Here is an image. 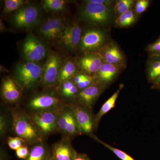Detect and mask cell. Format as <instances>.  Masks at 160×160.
<instances>
[{
	"instance_id": "obj_1",
	"label": "cell",
	"mask_w": 160,
	"mask_h": 160,
	"mask_svg": "<svg viewBox=\"0 0 160 160\" xmlns=\"http://www.w3.org/2000/svg\"><path fill=\"white\" fill-rule=\"evenodd\" d=\"M80 13L84 21L94 26L109 25L115 17L113 8L93 2L90 0L85 1Z\"/></svg>"
},
{
	"instance_id": "obj_2",
	"label": "cell",
	"mask_w": 160,
	"mask_h": 160,
	"mask_svg": "<svg viewBox=\"0 0 160 160\" xmlns=\"http://www.w3.org/2000/svg\"><path fill=\"white\" fill-rule=\"evenodd\" d=\"M13 129L18 137L29 144H38L42 136L31 118L23 112H14L12 114Z\"/></svg>"
},
{
	"instance_id": "obj_3",
	"label": "cell",
	"mask_w": 160,
	"mask_h": 160,
	"mask_svg": "<svg viewBox=\"0 0 160 160\" xmlns=\"http://www.w3.org/2000/svg\"><path fill=\"white\" fill-rule=\"evenodd\" d=\"M43 67L37 62H28L21 63L16 68L18 83L24 88L33 87L42 81Z\"/></svg>"
},
{
	"instance_id": "obj_4",
	"label": "cell",
	"mask_w": 160,
	"mask_h": 160,
	"mask_svg": "<svg viewBox=\"0 0 160 160\" xmlns=\"http://www.w3.org/2000/svg\"><path fill=\"white\" fill-rule=\"evenodd\" d=\"M40 18L39 8L29 2L15 12L12 20L13 24L17 28L28 29L35 26L39 22Z\"/></svg>"
},
{
	"instance_id": "obj_5",
	"label": "cell",
	"mask_w": 160,
	"mask_h": 160,
	"mask_svg": "<svg viewBox=\"0 0 160 160\" xmlns=\"http://www.w3.org/2000/svg\"><path fill=\"white\" fill-rule=\"evenodd\" d=\"M60 109L36 111L32 114L30 117L42 136H49L58 130V115Z\"/></svg>"
},
{
	"instance_id": "obj_6",
	"label": "cell",
	"mask_w": 160,
	"mask_h": 160,
	"mask_svg": "<svg viewBox=\"0 0 160 160\" xmlns=\"http://www.w3.org/2000/svg\"><path fill=\"white\" fill-rule=\"evenodd\" d=\"M106 33L99 29H88L82 35L80 42V50L84 53L98 51L107 43Z\"/></svg>"
},
{
	"instance_id": "obj_7",
	"label": "cell",
	"mask_w": 160,
	"mask_h": 160,
	"mask_svg": "<svg viewBox=\"0 0 160 160\" xmlns=\"http://www.w3.org/2000/svg\"><path fill=\"white\" fill-rule=\"evenodd\" d=\"M22 49L24 56L28 62H37L46 57L47 54L46 46L32 34L26 37Z\"/></svg>"
},
{
	"instance_id": "obj_8",
	"label": "cell",
	"mask_w": 160,
	"mask_h": 160,
	"mask_svg": "<svg viewBox=\"0 0 160 160\" xmlns=\"http://www.w3.org/2000/svg\"><path fill=\"white\" fill-rule=\"evenodd\" d=\"M62 67V58L59 56L50 53L43 67L42 81L44 86L50 87L56 84Z\"/></svg>"
},
{
	"instance_id": "obj_9",
	"label": "cell",
	"mask_w": 160,
	"mask_h": 160,
	"mask_svg": "<svg viewBox=\"0 0 160 160\" xmlns=\"http://www.w3.org/2000/svg\"><path fill=\"white\" fill-rule=\"evenodd\" d=\"M69 106L75 118L80 134H92L96 126L94 117L92 114L91 110L78 104Z\"/></svg>"
},
{
	"instance_id": "obj_10",
	"label": "cell",
	"mask_w": 160,
	"mask_h": 160,
	"mask_svg": "<svg viewBox=\"0 0 160 160\" xmlns=\"http://www.w3.org/2000/svg\"><path fill=\"white\" fill-rule=\"evenodd\" d=\"M66 25L64 18L60 17L48 18L40 26V34L47 41L60 39Z\"/></svg>"
},
{
	"instance_id": "obj_11",
	"label": "cell",
	"mask_w": 160,
	"mask_h": 160,
	"mask_svg": "<svg viewBox=\"0 0 160 160\" xmlns=\"http://www.w3.org/2000/svg\"><path fill=\"white\" fill-rule=\"evenodd\" d=\"M106 87L96 80L91 86L78 92L76 96L78 105L91 110L95 101L99 97Z\"/></svg>"
},
{
	"instance_id": "obj_12",
	"label": "cell",
	"mask_w": 160,
	"mask_h": 160,
	"mask_svg": "<svg viewBox=\"0 0 160 160\" xmlns=\"http://www.w3.org/2000/svg\"><path fill=\"white\" fill-rule=\"evenodd\" d=\"M104 62L98 52L84 53L78 59V67L82 72L90 76H95Z\"/></svg>"
},
{
	"instance_id": "obj_13",
	"label": "cell",
	"mask_w": 160,
	"mask_h": 160,
	"mask_svg": "<svg viewBox=\"0 0 160 160\" xmlns=\"http://www.w3.org/2000/svg\"><path fill=\"white\" fill-rule=\"evenodd\" d=\"M82 30L77 22H73L65 26L60 39L64 46L70 50H74L79 46Z\"/></svg>"
},
{
	"instance_id": "obj_14",
	"label": "cell",
	"mask_w": 160,
	"mask_h": 160,
	"mask_svg": "<svg viewBox=\"0 0 160 160\" xmlns=\"http://www.w3.org/2000/svg\"><path fill=\"white\" fill-rule=\"evenodd\" d=\"M104 62L123 66L125 65V58L122 51L114 42H107L98 51Z\"/></svg>"
},
{
	"instance_id": "obj_15",
	"label": "cell",
	"mask_w": 160,
	"mask_h": 160,
	"mask_svg": "<svg viewBox=\"0 0 160 160\" xmlns=\"http://www.w3.org/2000/svg\"><path fill=\"white\" fill-rule=\"evenodd\" d=\"M61 101L58 98L48 94L38 95L32 98L29 102V107L34 111L59 110Z\"/></svg>"
},
{
	"instance_id": "obj_16",
	"label": "cell",
	"mask_w": 160,
	"mask_h": 160,
	"mask_svg": "<svg viewBox=\"0 0 160 160\" xmlns=\"http://www.w3.org/2000/svg\"><path fill=\"white\" fill-rule=\"evenodd\" d=\"M77 153L67 138L56 143L50 150L51 158L53 160H73Z\"/></svg>"
},
{
	"instance_id": "obj_17",
	"label": "cell",
	"mask_w": 160,
	"mask_h": 160,
	"mask_svg": "<svg viewBox=\"0 0 160 160\" xmlns=\"http://www.w3.org/2000/svg\"><path fill=\"white\" fill-rule=\"evenodd\" d=\"M123 67L104 62L95 76L96 80L105 86L109 85L116 78Z\"/></svg>"
},
{
	"instance_id": "obj_18",
	"label": "cell",
	"mask_w": 160,
	"mask_h": 160,
	"mask_svg": "<svg viewBox=\"0 0 160 160\" xmlns=\"http://www.w3.org/2000/svg\"><path fill=\"white\" fill-rule=\"evenodd\" d=\"M2 92L3 98L9 103L16 102L21 97V92L18 86L10 78H6L3 80Z\"/></svg>"
},
{
	"instance_id": "obj_19",
	"label": "cell",
	"mask_w": 160,
	"mask_h": 160,
	"mask_svg": "<svg viewBox=\"0 0 160 160\" xmlns=\"http://www.w3.org/2000/svg\"><path fill=\"white\" fill-rule=\"evenodd\" d=\"M146 73L148 80L153 86L160 88V55H149Z\"/></svg>"
},
{
	"instance_id": "obj_20",
	"label": "cell",
	"mask_w": 160,
	"mask_h": 160,
	"mask_svg": "<svg viewBox=\"0 0 160 160\" xmlns=\"http://www.w3.org/2000/svg\"><path fill=\"white\" fill-rule=\"evenodd\" d=\"M123 88H124V85L122 84H120L117 90L104 103L101 107L99 111L98 112L97 114L94 117L96 127H97L100 120L103 117V116L105 115L112 109L114 108L117 100L118 97L120 92Z\"/></svg>"
},
{
	"instance_id": "obj_21",
	"label": "cell",
	"mask_w": 160,
	"mask_h": 160,
	"mask_svg": "<svg viewBox=\"0 0 160 160\" xmlns=\"http://www.w3.org/2000/svg\"><path fill=\"white\" fill-rule=\"evenodd\" d=\"M50 157V150L40 142L31 148L28 157L24 160H49Z\"/></svg>"
},
{
	"instance_id": "obj_22",
	"label": "cell",
	"mask_w": 160,
	"mask_h": 160,
	"mask_svg": "<svg viewBox=\"0 0 160 160\" xmlns=\"http://www.w3.org/2000/svg\"><path fill=\"white\" fill-rule=\"evenodd\" d=\"M78 68L75 63L68 60L62 66L59 73L58 82L61 83L70 80L78 73Z\"/></svg>"
},
{
	"instance_id": "obj_23",
	"label": "cell",
	"mask_w": 160,
	"mask_h": 160,
	"mask_svg": "<svg viewBox=\"0 0 160 160\" xmlns=\"http://www.w3.org/2000/svg\"><path fill=\"white\" fill-rule=\"evenodd\" d=\"M138 16L133 9L129 10L115 18V25L116 27L119 28L130 27L136 22Z\"/></svg>"
},
{
	"instance_id": "obj_24",
	"label": "cell",
	"mask_w": 160,
	"mask_h": 160,
	"mask_svg": "<svg viewBox=\"0 0 160 160\" xmlns=\"http://www.w3.org/2000/svg\"><path fill=\"white\" fill-rule=\"evenodd\" d=\"M136 1L134 0H118L116 1L113 9L115 18L120 15L132 10Z\"/></svg>"
},
{
	"instance_id": "obj_25",
	"label": "cell",
	"mask_w": 160,
	"mask_h": 160,
	"mask_svg": "<svg viewBox=\"0 0 160 160\" xmlns=\"http://www.w3.org/2000/svg\"><path fill=\"white\" fill-rule=\"evenodd\" d=\"M42 3L43 9L46 11L58 12L66 9L67 2L64 0H44Z\"/></svg>"
},
{
	"instance_id": "obj_26",
	"label": "cell",
	"mask_w": 160,
	"mask_h": 160,
	"mask_svg": "<svg viewBox=\"0 0 160 160\" xmlns=\"http://www.w3.org/2000/svg\"><path fill=\"white\" fill-rule=\"evenodd\" d=\"M65 134L69 137L75 136L80 134L76 120L70 106L68 109V122Z\"/></svg>"
},
{
	"instance_id": "obj_27",
	"label": "cell",
	"mask_w": 160,
	"mask_h": 160,
	"mask_svg": "<svg viewBox=\"0 0 160 160\" xmlns=\"http://www.w3.org/2000/svg\"><path fill=\"white\" fill-rule=\"evenodd\" d=\"M92 138H93L97 142H98L100 144H102L103 146L107 148V149L111 150L112 152H113L119 158L122 160H135L132 157L129 155V154H127L125 152L122 151L117 149V148H115L113 146H110L109 144H107L106 143L104 142L103 141L100 140L96 136L94 135H91Z\"/></svg>"
},
{
	"instance_id": "obj_28",
	"label": "cell",
	"mask_w": 160,
	"mask_h": 160,
	"mask_svg": "<svg viewBox=\"0 0 160 160\" xmlns=\"http://www.w3.org/2000/svg\"><path fill=\"white\" fill-rule=\"evenodd\" d=\"M4 3V12L9 13L12 12L16 11L23 5L29 2L24 0H6Z\"/></svg>"
},
{
	"instance_id": "obj_29",
	"label": "cell",
	"mask_w": 160,
	"mask_h": 160,
	"mask_svg": "<svg viewBox=\"0 0 160 160\" xmlns=\"http://www.w3.org/2000/svg\"><path fill=\"white\" fill-rule=\"evenodd\" d=\"M149 0H138L136 1L134 6V11L138 16L140 15L147 10L150 5Z\"/></svg>"
},
{
	"instance_id": "obj_30",
	"label": "cell",
	"mask_w": 160,
	"mask_h": 160,
	"mask_svg": "<svg viewBox=\"0 0 160 160\" xmlns=\"http://www.w3.org/2000/svg\"><path fill=\"white\" fill-rule=\"evenodd\" d=\"M26 143V141L19 137H9L8 144L9 148L13 150H16L22 147Z\"/></svg>"
},
{
	"instance_id": "obj_31",
	"label": "cell",
	"mask_w": 160,
	"mask_h": 160,
	"mask_svg": "<svg viewBox=\"0 0 160 160\" xmlns=\"http://www.w3.org/2000/svg\"><path fill=\"white\" fill-rule=\"evenodd\" d=\"M146 50L149 55H160V37L156 41L148 45Z\"/></svg>"
},
{
	"instance_id": "obj_32",
	"label": "cell",
	"mask_w": 160,
	"mask_h": 160,
	"mask_svg": "<svg viewBox=\"0 0 160 160\" xmlns=\"http://www.w3.org/2000/svg\"><path fill=\"white\" fill-rule=\"evenodd\" d=\"M96 78L95 76H90L87 75L86 78L81 82L78 83L76 86L80 90L85 89L91 86L92 84L95 82Z\"/></svg>"
},
{
	"instance_id": "obj_33",
	"label": "cell",
	"mask_w": 160,
	"mask_h": 160,
	"mask_svg": "<svg viewBox=\"0 0 160 160\" xmlns=\"http://www.w3.org/2000/svg\"><path fill=\"white\" fill-rule=\"evenodd\" d=\"M29 153L28 147L26 145H24L16 150V154L19 158L25 160L28 157Z\"/></svg>"
},
{
	"instance_id": "obj_34",
	"label": "cell",
	"mask_w": 160,
	"mask_h": 160,
	"mask_svg": "<svg viewBox=\"0 0 160 160\" xmlns=\"http://www.w3.org/2000/svg\"><path fill=\"white\" fill-rule=\"evenodd\" d=\"M62 87H61V92L64 96L75 86L76 85L73 82V81L71 80H68L65 81L64 82L62 83Z\"/></svg>"
},
{
	"instance_id": "obj_35",
	"label": "cell",
	"mask_w": 160,
	"mask_h": 160,
	"mask_svg": "<svg viewBox=\"0 0 160 160\" xmlns=\"http://www.w3.org/2000/svg\"><path fill=\"white\" fill-rule=\"evenodd\" d=\"M87 75L83 72H78L73 77V82L76 85L81 82L86 78Z\"/></svg>"
},
{
	"instance_id": "obj_36",
	"label": "cell",
	"mask_w": 160,
	"mask_h": 160,
	"mask_svg": "<svg viewBox=\"0 0 160 160\" xmlns=\"http://www.w3.org/2000/svg\"><path fill=\"white\" fill-rule=\"evenodd\" d=\"M90 1L93 2L99 3L109 7H112V6L114 7L116 2L115 1H112V0H90Z\"/></svg>"
},
{
	"instance_id": "obj_37",
	"label": "cell",
	"mask_w": 160,
	"mask_h": 160,
	"mask_svg": "<svg viewBox=\"0 0 160 160\" xmlns=\"http://www.w3.org/2000/svg\"><path fill=\"white\" fill-rule=\"evenodd\" d=\"M6 120V119L3 117V116H1L0 120V131L1 135L4 134L7 130V122Z\"/></svg>"
},
{
	"instance_id": "obj_38",
	"label": "cell",
	"mask_w": 160,
	"mask_h": 160,
	"mask_svg": "<svg viewBox=\"0 0 160 160\" xmlns=\"http://www.w3.org/2000/svg\"><path fill=\"white\" fill-rule=\"evenodd\" d=\"M73 160H91L86 154L83 153H77Z\"/></svg>"
},
{
	"instance_id": "obj_39",
	"label": "cell",
	"mask_w": 160,
	"mask_h": 160,
	"mask_svg": "<svg viewBox=\"0 0 160 160\" xmlns=\"http://www.w3.org/2000/svg\"><path fill=\"white\" fill-rule=\"evenodd\" d=\"M49 160H53L50 157V158L49 159Z\"/></svg>"
}]
</instances>
